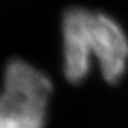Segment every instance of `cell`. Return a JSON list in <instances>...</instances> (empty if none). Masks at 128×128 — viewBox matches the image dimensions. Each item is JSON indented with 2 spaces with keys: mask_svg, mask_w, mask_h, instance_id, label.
<instances>
[{
  "mask_svg": "<svg viewBox=\"0 0 128 128\" xmlns=\"http://www.w3.org/2000/svg\"><path fill=\"white\" fill-rule=\"evenodd\" d=\"M51 92L46 73L25 60H10L0 93V128H44Z\"/></svg>",
  "mask_w": 128,
  "mask_h": 128,
  "instance_id": "1",
  "label": "cell"
},
{
  "mask_svg": "<svg viewBox=\"0 0 128 128\" xmlns=\"http://www.w3.org/2000/svg\"><path fill=\"white\" fill-rule=\"evenodd\" d=\"M86 51L107 82H118L128 67V37L110 16L82 8Z\"/></svg>",
  "mask_w": 128,
  "mask_h": 128,
  "instance_id": "2",
  "label": "cell"
},
{
  "mask_svg": "<svg viewBox=\"0 0 128 128\" xmlns=\"http://www.w3.org/2000/svg\"><path fill=\"white\" fill-rule=\"evenodd\" d=\"M63 72L68 81L78 84L92 71L93 62L88 55L82 29V8H71L62 21Z\"/></svg>",
  "mask_w": 128,
  "mask_h": 128,
  "instance_id": "3",
  "label": "cell"
}]
</instances>
